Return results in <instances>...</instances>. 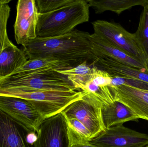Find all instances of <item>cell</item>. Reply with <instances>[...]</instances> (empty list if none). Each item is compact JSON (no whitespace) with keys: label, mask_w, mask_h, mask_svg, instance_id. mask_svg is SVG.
Returning <instances> with one entry per match:
<instances>
[{"label":"cell","mask_w":148,"mask_h":147,"mask_svg":"<svg viewBox=\"0 0 148 147\" xmlns=\"http://www.w3.org/2000/svg\"><path fill=\"white\" fill-rule=\"evenodd\" d=\"M74 0H36L39 14H45L57 10L73 2Z\"/></svg>","instance_id":"obj_23"},{"label":"cell","mask_w":148,"mask_h":147,"mask_svg":"<svg viewBox=\"0 0 148 147\" xmlns=\"http://www.w3.org/2000/svg\"><path fill=\"white\" fill-rule=\"evenodd\" d=\"M37 140V135L35 132L27 133L26 135V140L28 144L33 146Z\"/></svg>","instance_id":"obj_26"},{"label":"cell","mask_w":148,"mask_h":147,"mask_svg":"<svg viewBox=\"0 0 148 147\" xmlns=\"http://www.w3.org/2000/svg\"><path fill=\"white\" fill-rule=\"evenodd\" d=\"M90 34L75 29L64 35L49 38L36 37L23 45L29 60L50 58L80 64L97 59L92 52Z\"/></svg>","instance_id":"obj_1"},{"label":"cell","mask_w":148,"mask_h":147,"mask_svg":"<svg viewBox=\"0 0 148 147\" xmlns=\"http://www.w3.org/2000/svg\"><path fill=\"white\" fill-rule=\"evenodd\" d=\"M0 112L21 127L27 133H37L45 120L32 103L12 97L0 96Z\"/></svg>","instance_id":"obj_5"},{"label":"cell","mask_w":148,"mask_h":147,"mask_svg":"<svg viewBox=\"0 0 148 147\" xmlns=\"http://www.w3.org/2000/svg\"><path fill=\"white\" fill-rule=\"evenodd\" d=\"M147 69L148 70V58L147 59Z\"/></svg>","instance_id":"obj_28"},{"label":"cell","mask_w":148,"mask_h":147,"mask_svg":"<svg viewBox=\"0 0 148 147\" xmlns=\"http://www.w3.org/2000/svg\"><path fill=\"white\" fill-rule=\"evenodd\" d=\"M92 24L94 33L106 39L147 66V58L136 42L134 34L128 32L115 22L97 20Z\"/></svg>","instance_id":"obj_6"},{"label":"cell","mask_w":148,"mask_h":147,"mask_svg":"<svg viewBox=\"0 0 148 147\" xmlns=\"http://www.w3.org/2000/svg\"><path fill=\"white\" fill-rule=\"evenodd\" d=\"M97 57L93 64L101 67L112 77L137 79L148 83V70L134 68L107 57Z\"/></svg>","instance_id":"obj_12"},{"label":"cell","mask_w":148,"mask_h":147,"mask_svg":"<svg viewBox=\"0 0 148 147\" xmlns=\"http://www.w3.org/2000/svg\"><path fill=\"white\" fill-rule=\"evenodd\" d=\"M29 59L24 50L10 42L0 54V79L10 76Z\"/></svg>","instance_id":"obj_14"},{"label":"cell","mask_w":148,"mask_h":147,"mask_svg":"<svg viewBox=\"0 0 148 147\" xmlns=\"http://www.w3.org/2000/svg\"><path fill=\"white\" fill-rule=\"evenodd\" d=\"M14 24L15 38L18 44L23 45L36 37L38 14L35 0H19Z\"/></svg>","instance_id":"obj_8"},{"label":"cell","mask_w":148,"mask_h":147,"mask_svg":"<svg viewBox=\"0 0 148 147\" xmlns=\"http://www.w3.org/2000/svg\"><path fill=\"white\" fill-rule=\"evenodd\" d=\"M138 28L134 35L136 40L147 60L148 58V1L143 6Z\"/></svg>","instance_id":"obj_20"},{"label":"cell","mask_w":148,"mask_h":147,"mask_svg":"<svg viewBox=\"0 0 148 147\" xmlns=\"http://www.w3.org/2000/svg\"><path fill=\"white\" fill-rule=\"evenodd\" d=\"M81 90L97 99L103 106H110L115 102L113 93L108 86H99L89 80Z\"/></svg>","instance_id":"obj_21"},{"label":"cell","mask_w":148,"mask_h":147,"mask_svg":"<svg viewBox=\"0 0 148 147\" xmlns=\"http://www.w3.org/2000/svg\"><path fill=\"white\" fill-rule=\"evenodd\" d=\"M115 101L129 108L139 119L148 121V91L127 85H109Z\"/></svg>","instance_id":"obj_10"},{"label":"cell","mask_w":148,"mask_h":147,"mask_svg":"<svg viewBox=\"0 0 148 147\" xmlns=\"http://www.w3.org/2000/svg\"><path fill=\"white\" fill-rule=\"evenodd\" d=\"M10 0H0V54L11 41L7 33V23L10 8L8 3Z\"/></svg>","instance_id":"obj_22"},{"label":"cell","mask_w":148,"mask_h":147,"mask_svg":"<svg viewBox=\"0 0 148 147\" xmlns=\"http://www.w3.org/2000/svg\"><path fill=\"white\" fill-rule=\"evenodd\" d=\"M144 147H148V145H147V146H146Z\"/></svg>","instance_id":"obj_29"},{"label":"cell","mask_w":148,"mask_h":147,"mask_svg":"<svg viewBox=\"0 0 148 147\" xmlns=\"http://www.w3.org/2000/svg\"><path fill=\"white\" fill-rule=\"evenodd\" d=\"M89 39L92 52L96 57H107L134 68L147 70L146 65L141 61L130 56L104 38L94 33L90 35Z\"/></svg>","instance_id":"obj_11"},{"label":"cell","mask_w":148,"mask_h":147,"mask_svg":"<svg viewBox=\"0 0 148 147\" xmlns=\"http://www.w3.org/2000/svg\"><path fill=\"white\" fill-rule=\"evenodd\" d=\"M64 118L66 125L69 147L84 145L93 140L90 132L78 120L65 117Z\"/></svg>","instance_id":"obj_18"},{"label":"cell","mask_w":148,"mask_h":147,"mask_svg":"<svg viewBox=\"0 0 148 147\" xmlns=\"http://www.w3.org/2000/svg\"><path fill=\"white\" fill-rule=\"evenodd\" d=\"M90 7L95 10L96 14L110 11L119 15L125 10L134 6H143L148 0H87Z\"/></svg>","instance_id":"obj_17"},{"label":"cell","mask_w":148,"mask_h":147,"mask_svg":"<svg viewBox=\"0 0 148 147\" xmlns=\"http://www.w3.org/2000/svg\"><path fill=\"white\" fill-rule=\"evenodd\" d=\"M27 133L0 112V147H35L26 141Z\"/></svg>","instance_id":"obj_13"},{"label":"cell","mask_w":148,"mask_h":147,"mask_svg":"<svg viewBox=\"0 0 148 147\" xmlns=\"http://www.w3.org/2000/svg\"><path fill=\"white\" fill-rule=\"evenodd\" d=\"M0 87L18 88L27 92L76 90L66 77L55 70L9 76L0 79Z\"/></svg>","instance_id":"obj_3"},{"label":"cell","mask_w":148,"mask_h":147,"mask_svg":"<svg viewBox=\"0 0 148 147\" xmlns=\"http://www.w3.org/2000/svg\"><path fill=\"white\" fill-rule=\"evenodd\" d=\"M79 64H80L73 61L50 58L28 60L23 66L16 70L10 76L46 71L67 70L73 68Z\"/></svg>","instance_id":"obj_15"},{"label":"cell","mask_w":148,"mask_h":147,"mask_svg":"<svg viewBox=\"0 0 148 147\" xmlns=\"http://www.w3.org/2000/svg\"><path fill=\"white\" fill-rule=\"evenodd\" d=\"M89 143L95 147H144L148 145V135L118 125L106 129Z\"/></svg>","instance_id":"obj_7"},{"label":"cell","mask_w":148,"mask_h":147,"mask_svg":"<svg viewBox=\"0 0 148 147\" xmlns=\"http://www.w3.org/2000/svg\"><path fill=\"white\" fill-rule=\"evenodd\" d=\"M74 147H95L94 146H92V145L90 144L89 143H88L86 144H84V145H80V146H77Z\"/></svg>","instance_id":"obj_27"},{"label":"cell","mask_w":148,"mask_h":147,"mask_svg":"<svg viewBox=\"0 0 148 147\" xmlns=\"http://www.w3.org/2000/svg\"><path fill=\"white\" fill-rule=\"evenodd\" d=\"M90 80L99 86H108L111 84L112 77L106 71L98 69L95 66L92 68Z\"/></svg>","instance_id":"obj_24"},{"label":"cell","mask_w":148,"mask_h":147,"mask_svg":"<svg viewBox=\"0 0 148 147\" xmlns=\"http://www.w3.org/2000/svg\"><path fill=\"white\" fill-rule=\"evenodd\" d=\"M102 112L106 129L127 122L138 121L139 119L128 107L117 101L110 106H102Z\"/></svg>","instance_id":"obj_16"},{"label":"cell","mask_w":148,"mask_h":147,"mask_svg":"<svg viewBox=\"0 0 148 147\" xmlns=\"http://www.w3.org/2000/svg\"><path fill=\"white\" fill-rule=\"evenodd\" d=\"M87 62L85 60L71 69L56 71L66 77L76 90L82 89L89 81L92 72V68L88 65Z\"/></svg>","instance_id":"obj_19"},{"label":"cell","mask_w":148,"mask_h":147,"mask_svg":"<svg viewBox=\"0 0 148 147\" xmlns=\"http://www.w3.org/2000/svg\"><path fill=\"white\" fill-rule=\"evenodd\" d=\"M37 135L35 147H69L66 121L62 113L45 119Z\"/></svg>","instance_id":"obj_9"},{"label":"cell","mask_w":148,"mask_h":147,"mask_svg":"<svg viewBox=\"0 0 148 147\" xmlns=\"http://www.w3.org/2000/svg\"><path fill=\"white\" fill-rule=\"evenodd\" d=\"M102 106L97 99L86 92L61 113L66 118L76 119L83 123L94 139L106 129L103 120Z\"/></svg>","instance_id":"obj_4"},{"label":"cell","mask_w":148,"mask_h":147,"mask_svg":"<svg viewBox=\"0 0 148 147\" xmlns=\"http://www.w3.org/2000/svg\"><path fill=\"white\" fill-rule=\"evenodd\" d=\"M122 85L148 91V83L141 80L132 79L112 77L111 84L109 85L118 86Z\"/></svg>","instance_id":"obj_25"},{"label":"cell","mask_w":148,"mask_h":147,"mask_svg":"<svg viewBox=\"0 0 148 147\" xmlns=\"http://www.w3.org/2000/svg\"><path fill=\"white\" fill-rule=\"evenodd\" d=\"M89 8L87 1L74 0L55 11L39 14L36 37H56L73 32L77 26L89 21Z\"/></svg>","instance_id":"obj_2"}]
</instances>
